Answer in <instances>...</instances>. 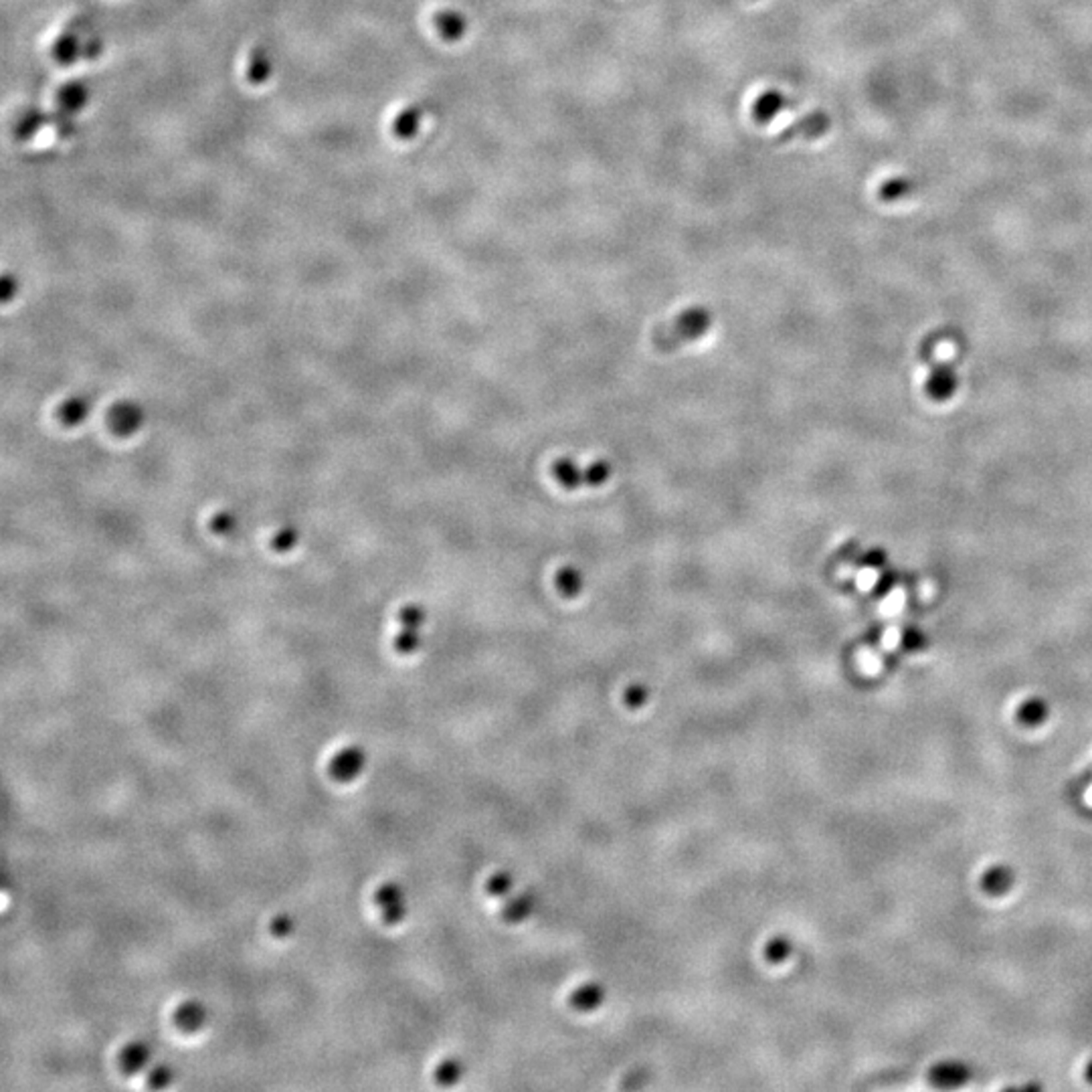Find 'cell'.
Instances as JSON below:
<instances>
[{"label":"cell","mask_w":1092,"mask_h":1092,"mask_svg":"<svg viewBox=\"0 0 1092 1092\" xmlns=\"http://www.w3.org/2000/svg\"><path fill=\"white\" fill-rule=\"evenodd\" d=\"M787 106H789L787 96L783 94L781 89H775V87L765 89L755 97V102H753V107H751L753 120L757 124H771L775 118H779V115L787 110Z\"/></svg>","instance_id":"3"},{"label":"cell","mask_w":1092,"mask_h":1092,"mask_svg":"<svg viewBox=\"0 0 1092 1092\" xmlns=\"http://www.w3.org/2000/svg\"><path fill=\"white\" fill-rule=\"evenodd\" d=\"M403 916H405V906H403V903H401V904H395V906H387V908H382V919H385L387 922H390V924H393V922H399V921L403 919Z\"/></svg>","instance_id":"15"},{"label":"cell","mask_w":1092,"mask_h":1092,"mask_svg":"<svg viewBox=\"0 0 1092 1092\" xmlns=\"http://www.w3.org/2000/svg\"><path fill=\"white\" fill-rule=\"evenodd\" d=\"M1012 885V876L1010 872L1005 868H997V870H989L986 876H983V886H986L987 892L991 895H999V892H1005Z\"/></svg>","instance_id":"9"},{"label":"cell","mask_w":1092,"mask_h":1092,"mask_svg":"<svg viewBox=\"0 0 1092 1092\" xmlns=\"http://www.w3.org/2000/svg\"><path fill=\"white\" fill-rule=\"evenodd\" d=\"M146 1077H148V1087L150 1088H164V1087H169L170 1082H172L174 1072H172L170 1066L156 1064V1066H152V1069L148 1070Z\"/></svg>","instance_id":"12"},{"label":"cell","mask_w":1092,"mask_h":1092,"mask_svg":"<svg viewBox=\"0 0 1092 1092\" xmlns=\"http://www.w3.org/2000/svg\"><path fill=\"white\" fill-rule=\"evenodd\" d=\"M913 190H914V182L911 179L895 177V179H888L882 182L878 195L885 203H896V201H903V198H906V197H911Z\"/></svg>","instance_id":"8"},{"label":"cell","mask_w":1092,"mask_h":1092,"mask_svg":"<svg viewBox=\"0 0 1092 1092\" xmlns=\"http://www.w3.org/2000/svg\"><path fill=\"white\" fill-rule=\"evenodd\" d=\"M374 903H377L381 908L387 906H395L403 903V892L393 882H389V885H382L377 892H374Z\"/></svg>","instance_id":"11"},{"label":"cell","mask_w":1092,"mask_h":1092,"mask_svg":"<svg viewBox=\"0 0 1092 1092\" xmlns=\"http://www.w3.org/2000/svg\"><path fill=\"white\" fill-rule=\"evenodd\" d=\"M441 31H444L449 39H457L465 31V21L457 13H447L441 16Z\"/></svg>","instance_id":"13"},{"label":"cell","mask_w":1092,"mask_h":1092,"mask_svg":"<svg viewBox=\"0 0 1092 1092\" xmlns=\"http://www.w3.org/2000/svg\"><path fill=\"white\" fill-rule=\"evenodd\" d=\"M118 1060H120V1069L126 1074L144 1072L150 1066V1062H152V1050H150L146 1042L134 1040L122 1048Z\"/></svg>","instance_id":"4"},{"label":"cell","mask_w":1092,"mask_h":1092,"mask_svg":"<svg viewBox=\"0 0 1092 1092\" xmlns=\"http://www.w3.org/2000/svg\"><path fill=\"white\" fill-rule=\"evenodd\" d=\"M294 929H296V922H294V919H291V916H289V914H286V913H281V914L275 916V919H273V921H271V924H270L271 935H273V937H278V939H286V937H289L291 932H294Z\"/></svg>","instance_id":"14"},{"label":"cell","mask_w":1092,"mask_h":1092,"mask_svg":"<svg viewBox=\"0 0 1092 1092\" xmlns=\"http://www.w3.org/2000/svg\"><path fill=\"white\" fill-rule=\"evenodd\" d=\"M931 1080L935 1082L937 1087H959L961 1082L967 1080V1070L963 1064H939L931 1070Z\"/></svg>","instance_id":"7"},{"label":"cell","mask_w":1092,"mask_h":1092,"mask_svg":"<svg viewBox=\"0 0 1092 1092\" xmlns=\"http://www.w3.org/2000/svg\"><path fill=\"white\" fill-rule=\"evenodd\" d=\"M957 390V374L947 369V366H939V369L932 371L927 379V393L931 395V399H935V401H947V399H951V395Z\"/></svg>","instance_id":"6"},{"label":"cell","mask_w":1092,"mask_h":1092,"mask_svg":"<svg viewBox=\"0 0 1092 1092\" xmlns=\"http://www.w3.org/2000/svg\"><path fill=\"white\" fill-rule=\"evenodd\" d=\"M364 765H366L364 748L356 747V745H348L344 748H340V751L332 757L330 775L340 783H350L356 777H361Z\"/></svg>","instance_id":"1"},{"label":"cell","mask_w":1092,"mask_h":1092,"mask_svg":"<svg viewBox=\"0 0 1092 1092\" xmlns=\"http://www.w3.org/2000/svg\"><path fill=\"white\" fill-rule=\"evenodd\" d=\"M208 1020V1012L206 1007L197 1002V999H188V1002L180 1004L177 1007V1012H174V1023H177V1028L185 1033H195L203 1028Z\"/></svg>","instance_id":"5"},{"label":"cell","mask_w":1092,"mask_h":1092,"mask_svg":"<svg viewBox=\"0 0 1092 1092\" xmlns=\"http://www.w3.org/2000/svg\"><path fill=\"white\" fill-rule=\"evenodd\" d=\"M1046 712H1048L1046 704L1038 698H1032V700H1028V702H1023L1020 706L1018 714H1020L1022 722H1025V724H1040L1042 720H1044Z\"/></svg>","instance_id":"10"},{"label":"cell","mask_w":1092,"mask_h":1092,"mask_svg":"<svg viewBox=\"0 0 1092 1092\" xmlns=\"http://www.w3.org/2000/svg\"><path fill=\"white\" fill-rule=\"evenodd\" d=\"M830 128H831L830 115L825 114V112H821V110H815V112L803 115V118H799L797 122H794V124H791V126H787L785 130H783L781 134H779V142H789V140H795V138L818 140L823 134H828Z\"/></svg>","instance_id":"2"}]
</instances>
